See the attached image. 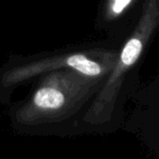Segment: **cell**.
<instances>
[{"instance_id":"cell-3","label":"cell","mask_w":159,"mask_h":159,"mask_svg":"<svg viewBox=\"0 0 159 159\" xmlns=\"http://www.w3.org/2000/svg\"><path fill=\"white\" fill-rule=\"evenodd\" d=\"M119 52L116 50L76 51L34 60L10 68L0 77V86L11 89L38 75L60 70H74L92 77L105 79L111 72Z\"/></svg>"},{"instance_id":"cell-4","label":"cell","mask_w":159,"mask_h":159,"mask_svg":"<svg viewBox=\"0 0 159 159\" xmlns=\"http://www.w3.org/2000/svg\"><path fill=\"white\" fill-rule=\"evenodd\" d=\"M136 1L133 0H110L106 3L105 8V18L108 21H115L121 18L126 11H129Z\"/></svg>"},{"instance_id":"cell-1","label":"cell","mask_w":159,"mask_h":159,"mask_svg":"<svg viewBox=\"0 0 159 159\" xmlns=\"http://www.w3.org/2000/svg\"><path fill=\"white\" fill-rule=\"evenodd\" d=\"M104 82L105 79L68 69L47 73L29 99L18 108L16 120L26 126L64 121L97 94Z\"/></svg>"},{"instance_id":"cell-2","label":"cell","mask_w":159,"mask_h":159,"mask_svg":"<svg viewBox=\"0 0 159 159\" xmlns=\"http://www.w3.org/2000/svg\"><path fill=\"white\" fill-rule=\"evenodd\" d=\"M158 27L159 0L146 1L134 31L119 51V57L112 70L106 77L83 118L85 123L102 125L110 121L125 76L137 63Z\"/></svg>"}]
</instances>
